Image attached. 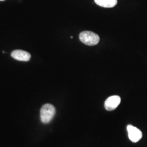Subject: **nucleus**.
Masks as SVG:
<instances>
[{
    "label": "nucleus",
    "mask_w": 147,
    "mask_h": 147,
    "mask_svg": "<svg viewBox=\"0 0 147 147\" xmlns=\"http://www.w3.org/2000/svg\"><path fill=\"white\" fill-rule=\"evenodd\" d=\"M81 42L89 46H94L98 44L100 41L99 36L93 32H82L79 36Z\"/></svg>",
    "instance_id": "f257e3e1"
},
{
    "label": "nucleus",
    "mask_w": 147,
    "mask_h": 147,
    "mask_svg": "<svg viewBox=\"0 0 147 147\" xmlns=\"http://www.w3.org/2000/svg\"><path fill=\"white\" fill-rule=\"evenodd\" d=\"M56 113V109L51 104L43 105L40 110V119L44 124H47L53 119Z\"/></svg>",
    "instance_id": "f03ea898"
},
{
    "label": "nucleus",
    "mask_w": 147,
    "mask_h": 147,
    "mask_svg": "<svg viewBox=\"0 0 147 147\" xmlns=\"http://www.w3.org/2000/svg\"><path fill=\"white\" fill-rule=\"evenodd\" d=\"M128 136L130 140L132 142H138L142 137V132L139 129L131 125H128L127 126Z\"/></svg>",
    "instance_id": "7ed1b4c3"
},
{
    "label": "nucleus",
    "mask_w": 147,
    "mask_h": 147,
    "mask_svg": "<svg viewBox=\"0 0 147 147\" xmlns=\"http://www.w3.org/2000/svg\"><path fill=\"white\" fill-rule=\"evenodd\" d=\"M121 99L119 96L113 95L108 98L105 102V107L107 111H113L119 105Z\"/></svg>",
    "instance_id": "20e7f679"
},
{
    "label": "nucleus",
    "mask_w": 147,
    "mask_h": 147,
    "mask_svg": "<svg viewBox=\"0 0 147 147\" xmlns=\"http://www.w3.org/2000/svg\"><path fill=\"white\" fill-rule=\"evenodd\" d=\"M11 56L19 61H28L31 58L30 53L21 50H16L11 53Z\"/></svg>",
    "instance_id": "39448f33"
},
{
    "label": "nucleus",
    "mask_w": 147,
    "mask_h": 147,
    "mask_svg": "<svg viewBox=\"0 0 147 147\" xmlns=\"http://www.w3.org/2000/svg\"><path fill=\"white\" fill-rule=\"evenodd\" d=\"M96 5L105 8H112L117 4V0H94Z\"/></svg>",
    "instance_id": "423d86ee"
},
{
    "label": "nucleus",
    "mask_w": 147,
    "mask_h": 147,
    "mask_svg": "<svg viewBox=\"0 0 147 147\" xmlns=\"http://www.w3.org/2000/svg\"><path fill=\"white\" fill-rule=\"evenodd\" d=\"M0 1H4V0H0Z\"/></svg>",
    "instance_id": "0eeeda50"
}]
</instances>
